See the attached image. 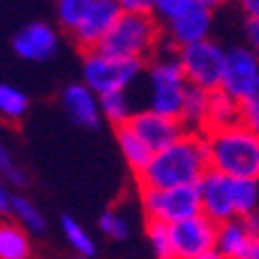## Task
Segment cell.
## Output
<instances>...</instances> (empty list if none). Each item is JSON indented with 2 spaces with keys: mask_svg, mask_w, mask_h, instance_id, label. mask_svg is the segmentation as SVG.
I'll return each mask as SVG.
<instances>
[{
  "mask_svg": "<svg viewBox=\"0 0 259 259\" xmlns=\"http://www.w3.org/2000/svg\"><path fill=\"white\" fill-rule=\"evenodd\" d=\"M208 169L206 139L199 135H183L171 146L153 153L151 162L144 167V171L137 174V178H139V188L167 190L181 185H197Z\"/></svg>",
  "mask_w": 259,
  "mask_h": 259,
  "instance_id": "6da1fadb",
  "label": "cell"
},
{
  "mask_svg": "<svg viewBox=\"0 0 259 259\" xmlns=\"http://www.w3.org/2000/svg\"><path fill=\"white\" fill-rule=\"evenodd\" d=\"M208 164L213 171L227 178H248L259 181V135L236 123L232 127H222L206 132Z\"/></svg>",
  "mask_w": 259,
  "mask_h": 259,
  "instance_id": "7a4b0ae2",
  "label": "cell"
},
{
  "mask_svg": "<svg viewBox=\"0 0 259 259\" xmlns=\"http://www.w3.org/2000/svg\"><path fill=\"white\" fill-rule=\"evenodd\" d=\"M157 39H160V26L151 14H120L116 26L109 30V35L95 51L111 58L144 63L146 56L153 54Z\"/></svg>",
  "mask_w": 259,
  "mask_h": 259,
  "instance_id": "3957f363",
  "label": "cell"
},
{
  "mask_svg": "<svg viewBox=\"0 0 259 259\" xmlns=\"http://www.w3.org/2000/svg\"><path fill=\"white\" fill-rule=\"evenodd\" d=\"M141 190V206H144L148 220L164 222V225H178L183 220L199 215V188L197 185H181V188H167V190H153V188H139Z\"/></svg>",
  "mask_w": 259,
  "mask_h": 259,
  "instance_id": "277c9868",
  "label": "cell"
},
{
  "mask_svg": "<svg viewBox=\"0 0 259 259\" xmlns=\"http://www.w3.org/2000/svg\"><path fill=\"white\" fill-rule=\"evenodd\" d=\"M185 88L188 79L178 65V58H162L153 63L148 72V109L178 118Z\"/></svg>",
  "mask_w": 259,
  "mask_h": 259,
  "instance_id": "5b68a950",
  "label": "cell"
},
{
  "mask_svg": "<svg viewBox=\"0 0 259 259\" xmlns=\"http://www.w3.org/2000/svg\"><path fill=\"white\" fill-rule=\"evenodd\" d=\"M141 72L139 60L111 58L100 51H88L83 58V86L95 95L118 93L132 83Z\"/></svg>",
  "mask_w": 259,
  "mask_h": 259,
  "instance_id": "8992f818",
  "label": "cell"
},
{
  "mask_svg": "<svg viewBox=\"0 0 259 259\" xmlns=\"http://www.w3.org/2000/svg\"><path fill=\"white\" fill-rule=\"evenodd\" d=\"M225 49L215 42L204 39V42L190 44L178 51V65L183 70L190 86L204 88V91H218L225 70Z\"/></svg>",
  "mask_w": 259,
  "mask_h": 259,
  "instance_id": "52a82bcc",
  "label": "cell"
},
{
  "mask_svg": "<svg viewBox=\"0 0 259 259\" xmlns=\"http://www.w3.org/2000/svg\"><path fill=\"white\" fill-rule=\"evenodd\" d=\"M218 225L206 215H194L178 225H171L174 259H194L215 248Z\"/></svg>",
  "mask_w": 259,
  "mask_h": 259,
  "instance_id": "ba28073f",
  "label": "cell"
},
{
  "mask_svg": "<svg viewBox=\"0 0 259 259\" xmlns=\"http://www.w3.org/2000/svg\"><path fill=\"white\" fill-rule=\"evenodd\" d=\"M259 81V58L252 49H232L225 54V70H222L220 91L232 95L241 102Z\"/></svg>",
  "mask_w": 259,
  "mask_h": 259,
  "instance_id": "9c48e42d",
  "label": "cell"
},
{
  "mask_svg": "<svg viewBox=\"0 0 259 259\" xmlns=\"http://www.w3.org/2000/svg\"><path fill=\"white\" fill-rule=\"evenodd\" d=\"M125 125L151 148V153L162 151V148H167L183 137V125L178 123V118L162 116V113H155L151 109L135 111Z\"/></svg>",
  "mask_w": 259,
  "mask_h": 259,
  "instance_id": "30bf717a",
  "label": "cell"
},
{
  "mask_svg": "<svg viewBox=\"0 0 259 259\" xmlns=\"http://www.w3.org/2000/svg\"><path fill=\"white\" fill-rule=\"evenodd\" d=\"M197 188H199L201 215H206L215 225H222V222L236 218L232 201V178L208 169L197 183Z\"/></svg>",
  "mask_w": 259,
  "mask_h": 259,
  "instance_id": "8fae6325",
  "label": "cell"
},
{
  "mask_svg": "<svg viewBox=\"0 0 259 259\" xmlns=\"http://www.w3.org/2000/svg\"><path fill=\"white\" fill-rule=\"evenodd\" d=\"M120 14H123V12H120L116 0H93L88 14L83 16V21L72 32L76 44H79L81 49H86V54L88 51H95V49L102 44V39L109 35V30L116 26Z\"/></svg>",
  "mask_w": 259,
  "mask_h": 259,
  "instance_id": "7c38bea8",
  "label": "cell"
},
{
  "mask_svg": "<svg viewBox=\"0 0 259 259\" xmlns=\"http://www.w3.org/2000/svg\"><path fill=\"white\" fill-rule=\"evenodd\" d=\"M58 49V35L47 23H30L14 35V51L19 58L42 63L49 60Z\"/></svg>",
  "mask_w": 259,
  "mask_h": 259,
  "instance_id": "4fadbf2b",
  "label": "cell"
},
{
  "mask_svg": "<svg viewBox=\"0 0 259 259\" xmlns=\"http://www.w3.org/2000/svg\"><path fill=\"white\" fill-rule=\"evenodd\" d=\"M210 23H213L210 12L192 3L185 12H181L178 16H174L171 21H167L169 37H171V42L176 44L178 49L204 42L210 35Z\"/></svg>",
  "mask_w": 259,
  "mask_h": 259,
  "instance_id": "5bb4252c",
  "label": "cell"
},
{
  "mask_svg": "<svg viewBox=\"0 0 259 259\" xmlns=\"http://www.w3.org/2000/svg\"><path fill=\"white\" fill-rule=\"evenodd\" d=\"M63 104L65 111L74 120L76 125L88 130H95L100 125V100L95 97V93L91 88H86L83 83H72L65 88L63 93Z\"/></svg>",
  "mask_w": 259,
  "mask_h": 259,
  "instance_id": "9a60e30c",
  "label": "cell"
},
{
  "mask_svg": "<svg viewBox=\"0 0 259 259\" xmlns=\"http://www.w3.org/2000/svg\"><path fill=\"white\" fill-rule=\"evenodd\" d=\"M241 123V107L238 100H234L232 95H227L225 91H210L208 95V111H206V132L222 127H232V125Z\"/></svg>",
  "mask_w": 259,
  "mask_h": 259,
  "instance_id": "2e32d148",
  "label": "cell"
},
{
  "mask_svg": "<svg viewBox=\"0 0 259 259\" xmlns=\"http://www.w3.org/2000/svg\"><path fill=\"white\" fill-rule=\"evenodd\" d=\"M208 95H210L208 91L188 83L183 102H181V111H178V123L194 130H204L206 111H208Z\"/></svg>",
  "mask_w": 259,
  "mask_h": 259,
  "instance_id": "e0dca14e",
  "label": "cell"
},
{
  "mask_svg": "<svg viewBox=\"0 0 259 259\" xmlns=\"http://www.w3.org/2000/svg\"><path fill=\"white\" fill-rule=\"evenodd\" d=\"M116 141H118L120 153H123L125 162L130 164V169H132L135 174L144 171V167L151 162V157H153L151 148H148V146H146L144 141L127 127V125L116 127Z\"/></svg>",
  "mask_w": 259,
  "mask_h": 259,
  "instance_id": "ac0fdd59",
  "label": "cell"
},
{
  "mask_svg": "<svg viewBox=\"0 0 259 259\" xmlns=\"http://www.w3.org/2000/svg\"><path fill=\"white\" fill-rule=\"evenodd\" d=\"M248 232L243 227L241 218L227 220L222 225H218L215 232V250L222 254L225 259H236V254L243 250V245L248 243Z\"/></svg>",
  "mask_w": 259,
  "mask_h": 259,
  "instance_id": "d6986e66",
  "label": "cell"
},
{
  "mask_svg": "<svg viewBox=\"0 0 259 259\" xmlns=\"http://www.w3.org/2000/svg\"><path fill=\"white\" fill-rule=\"evenodd\" d=\"M30 238L26 229L12 222L0 225V259H30Z\"/></svg>",
  "mask_w": 259,
  "mask_h": 259,
  "instance_id": "ffe728a7",
  "label": "cell"
},
{
  "mask_svg": "<svg viewBox=\"0 0 259 259\" xmlns=\"http://www.w3.org/2000/svg\"><path fill=\"white\" fill-rule=\"evenodd\" d=\"M28 111V95L10 83H0V120L16 123Z\"/></svg>",
  "mask_w": 259,
  "mask_h": 259,
  "instance_id": "44dd1931",
  "label": "cell"
},
{
  "mask_svg": "<svg viewBox=\"0 0 259 259\" xmlns=\"http://www.w3.org/2000/svg\"><path fill=\"white\" fill-rule=\"evenodd\" d=\"M100 113H102L107 120H111L116 127L125 125L132 118V104H130V97L125 91L118 93H107V95H100Z\"/></svg>",
  "mask_w": 259,
  "mask_h": 259,
  "instance_id": "7402d4cb",
  "label": "cell"
},
{
  "mask_svg": "<svg viewBox=\"0 0 259 259\" xmlns=\"http://www.w3.org/2000/svg\"><path fill=\"white\" fill-rule=\"evenodd\" d=\"M232 201L236 218H245L254 213L259 201V185L257 181H248V178H232Z\"/></svg>",
  "mask_w": 259,
  "mask_h": 259,
  "instance_id": "603a6c76",
  "label": "cell"
},
{
  "mask_svg": "<svg viewBox=\"0 0 259 259\" xmlns=\"http://www.w3.org/2000/svg\"><path fill=\"white\" fill-rule=\"evenodd\" d=\"M63 234H65V238L70 241L72 248L76 250V254H81L83 259L95 257V252H97L95 241H93L91 234H88L86 229L74 220V218H70V215L63 218Z\"/></svg>",
  "mask_w": 259,
  "mask_h": 259,
  "instance_id": "cb8c5ba5",
  "label": "cell"
},
{
  "mask_svg": "<svg viewBox=\"0 0 259 259\" xmlns=\"http://www.w3.org/2000/svg\"><path fill=\"white\" fill-rule=\"evenodd\" d=\"M10 210L16 215V220L21 222L23 229L35 234H42L47 229V222H44L42 213H39L32 201H28L26 197H10Z\"/></svg>",
  "mask_w": 259,
  "mask_h": 259,
  "instance_id": "d4e9b609",
  "label": "cell"
},
{
  "mask_svg": "<svg viewBox=\"0 0 259 259\" xmlns=\"http://www.w3.org/2000/svg\"><path fill=\"white\" fill-rule=\"evenodd\" d=\"M91 5H93V0H58L56 10H58L60 26L67 28L70 32H74L76 26L83 21V16L88 14Z\"/></svg>",
  "mask_w": 259,
  "mask_h": 259,
  "instance_id": "484cf974",
  "label": "cell"
},
{
  "mask_svg": "<svg viewBox=\"0 0 259 259\" xmlns=\"http://www.w3.org/2000/svg\"><path fill=\"white\" fill-rule=\"evenodd\" d=\"M146 234L151 238L153 252L157 259H174V248H171V227L164 222L148 220L146 225Z\"/></svg>",
  "mask_w": 259,
  "mask_h": 259,
  "instance_id": "4316f807",
  "label": "cell"
},
{
  "mask_svg": "<svg viewBox=\"0 0 259 259\" xmlns=\"http://www.w3.org/2000/svg\"><path fill=\"white\" fill-rule=\"evenodd\" d=\"M238 107H241V123L259 135V81L257 86L238 102Z\"/></svg>",
  "mask_w": 259,
  "mask_h": 259,
  "instance_id": "83f0119b",
  "label": "cell"
},
{
  "mask_svg": "<svg viewBox=\"0 0 259 259\" xmlns=\"http://www.w3.org/2000/svg\"><path fill=\"white\" fill-rule=\"evenodd\" d=\"M100 229H102L109 238H116V241H123L130 234L127 220L120 215L118 210H104L102 218H100Z\"/></svg>",
  "mask_w": 259,
  "mask_h": 259,
  "instance_id": "f1b7e54d",
  "label": "cell"
},
{
  "mask_svg": "<svg viewBox=\"0 0 259 259\" xmlns=\"http://www.w3.org/2000/svg\"><path fill=\"white\" fill-rule=\"evenodd\" d=\"M0 171H3V176L7 178V183L12 185H26V171H23L19 164L14 162V157H12V153L7 151L5 144H0Z\"/></svg>",
  "mask_w": 259,
  "mask_h": 259,
  "instance_id": "f546056e",
  "label": "cell"
},
{
  "mask_svg": "<svg viewBox=\"0 0 259 259\" xmlns=\"http://www.w3.org/2000/svg\"><path fill=\"white\" fill-rule=\"evenodd\" d=\"M190 5L192 0H153V12H157L164 21H171L174 16L185 12Z\"/></svg>",
  "mask_w": 259,
  "mask_h": 259,
  "instance_id": "4dcf8cb0",
  "label": "cell"
},
{
  "mask_svg": "<svg viewBox=\"0 0 259 259\" xmlns=\"http://www.w3.org/2000/svg\"><path fill=\"white\" fill-rule=\"evenodd\" d=\"M123 14H151L153 0H116Z\"/></svg>",
  "mask_w": 259,
  "mask_h": 259,
  "instance_id": "1f68e13d",
  "label": "cell"
},
{
  "mask_svg": "<svg viewBox=\"0 0 259 259\" xmlns=\"http://www.w3.org/2000/svg\"><path fill=\"white\" fill-rule=\"evenodd\" d=\"M245 35H248V42L259 51V16H248V23H245Z\"/></svg>",
  "mask_w": 259,
  "mask_h": 259,
  "instance_id": "d6a6232c",
  "label": "cell"
},
{
  "mask_svg": "<svg viewBox=\"0 0 259 259\" xmlns=\"http://www.w3.org/2000/svg\"><path fill=\"white\" fill-rule=\"evenodd\" d=\"M243 227H245V232H248L250 238H259V213L254 210V213H250V215L241 218Z\"/></svg>",
  "mask_w": 259,
  "mask_h": 259,
  "instance_id": "836d02e7",
  "label": "cell"
},
{
  "mask_svg": "<svg viewBox=\"0 0 259 259\" xmlns=\"http://www.w3.org/2000/svg\"><path fill=\"white\" fill-rule=\"evenodd\" d=\"M236 259H259V238H248V243L236 254Z\"/></svg>",
  "mask_w": 259,
  "mask_h": 259,
  "instance_id": "e575fe53",
  "label": "cell"
},
{
  "mask_svg": "<svg viewBox=\"0 0 259 259\" xmlns=\"http://www.w3.org/2000/svg\"><path fill=\"white\" fill-rule=\"evenodd\" d=\"M248 16H259V0H238Z\"/></svg>",
  "mask_w": 259,
  "mask_h": 259,
  "instance_id": "d590c367",
  "label": "cell"
},
{
  "mask_svg": "<svg viewBox=\"0 0 259 259\" xmlns=\"http://www.w3.org/2000/svg\"><path fill=\"white\" fill-rule=\"evenodd\" d=\"M194 5H199V7H204V10H213V7H220L222 3H227V0H192Z\"/></svg>",
  "mask_w": 259,
  "mask_h": 259,
  "instance_id": "8d00e7d4",
  "label": "cell"
},
{
  "mask_svg": "<svg viewBox=\"0 0 259 259\" xmlns=\"http://www.w3.org/2000/svg\"><path fill=\"white\" fill-rule=\"evenodd\" d=\"M5 210H10V194L0 185V213H5Z\"/></svg>",
  "mask_w": 259,
  "mask_h": 259,
  "instance_id": "74e56055",
  "label": "cell"
},
{
  "mask_svg": "<svg viewBox=\"0 0 259 259\" xmlns=\"http://www.w3.org/2000/svg\"><path fill=\"white\" fill-rule=\"evenodd\" d=\"M194 259H225V257H222V254H220V252H218V250H215V248H213V250H208V252L199 254V257H194Z\"/></svg>",
  "mask_w": 259,
  "mask_h": 259,
  "instance_id": "f35d334b",
  "label": "cell"
},
{
  "mask_svg": "<svg viewBox=\"0 0 259 259\" xmlns=\"http://www.w3.org/2000/svg\"><path fill=\"white\" fill-rule=\"evenodd\" d=\"M257 58H259V51H257Z\"/></svg>",
  "mask_w": 259,
  "mask_h": 259,
  "instance_id": "ab89813d",
  "label": "cell"
}]
</instances>
